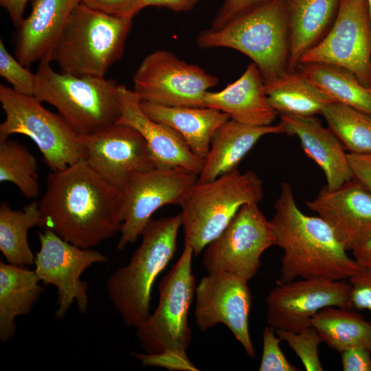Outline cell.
<instances>
[{"label": "cell", "mask_w": 371, "mask_h": 371, "mask_svg": "<svg viewBox=\"0 0 371 371\" xmlns=\"http://www.w3.org/2000/svg\"><path fill=\"white\" fill-rule=\"evenodd\" d=\"M0 76L5 78L16 92L34 95L35 74L30 71L8 52L1 39L0 40Z\"/></svg>", "instance_id": "836d02e7"}, {"label": "cell", "mask_w": 371, "mask_h": 371, "mask_svg": "<svg viewBox=\"0 0 371 371\" xmlns=\"http://www.w3.org/2000/svg\"><path fill=\"white\" fill-rule=\"evenodd\" d=\"M341 354L344 371H371V352L368 349L353 347Z\"/></svg>", "instance_id": "ab89813d"}, {"label": "cell", "mask_w": 371, "mask_h": 371, "mask_svg": "<svg viewBox=\"0 0 371 371\" xmlns=\"http://www.w3.org/2000/svg\"><path fill=\"white\" fill-rule=\"evenodd\" d=\"M38 236L41 247L35 256L34 271L44 284H52L57 290L56 318L63 319L74 300L79 313H85L89 287L81 276L93 265L106 262L107 257L91 248L76 246L47 229Z\"/></svg>", "instance_id": "4fadbf2b"}, {"label": "cell", "mask_w": 371, "mask_h": 371, "mask_svg": "<svg viewBox=\"0 0 371 371\" xmlns=\"http://www.w3.org/2000/svg\"><path fill=\"white\" fill-rule=\"evenodd\" d=\"M120 117L117 122L135 128L145 139L157 169L181 167L196 174L204 159L194 155L181 135L171 126L150 119L141 107V99L125 85L118 87Z\"/></svg>", "instance_id": "d6986e66"}, {"label": "cell", "mask_w": 371, "mask_h": 371, "mask_svg": "<svg viewBox=\"0 0 371 371\" xmlns=\"http://www.w3.org/2000/svg\"><path fill=\"white\" fill-rule=\"evenodd\" d=\"M39 202L32 201L23 210H12L5 202L0 205V250L8 263L23 267L34 264L35 256L27 241L28 229L40 226Z\"/></svg>", "instance_id": "f546056e"}, {"label": "cell", "mask_w": 371, "mask_h": 371, "mask_svg": "<svg viewBox=\"0 0 371 371\" xmlns=\"http://www.w3.org/2000/svg\"><path fill=\"white\" fill-rule=\"evenodd\" d=\"M29 0H0V5L8 13L13 25L18 27Z\"/></svg>", "instance_id": "b9f144b4"}, {"label": "cell", "mask_w": 371, "mask_h": 371, "mask_svg": "<svg viewBox=\"0 0 371 371\" xmlns=\"http://www.w3.org/2000/svg\"><path fill=\"white\" fill-rule=\"evenodd\" d=\"M47 58L39 60L34 96L54 106L80 135L115 122L120 117L119 85L114 80L56 72Z\"/></svg>", "instance_id": "52a82bcc"}, {"label": "cell", "mask_w": 371, "mask_h": 371, "mask_svg": "<svg viewBox=\"0 0 371 371\" xmlns=\"http://www.w3.org/2000/svg\"><path fill=\"white\" fill-rule=\"evenodd\" d=\"M270 0H224L213 19L210 29L216 30L243 12Z\"/></svg>", "instance_id": "74e56055"}, {"label": "cell", "mask_w": 371, "mask_h": 371, "mask_svg": "<svg viewBox=\"0 0 371 371\" xmlns=\"http://www.w3.org/2000/svg\"><path fill=\"white\" fill-rule=\"evenodd\" d=\"M205 106L223 111L239 123L254 126H269L278 113L269 102L265 82L254 63H250L243 74L223 89L208 91Z\"/></svg>", "instance_id": "44dd1931"}, {"label": "cell", "mask_w": 371, "mask_h": 371, "mask_svg": "<svg viewBox=\"0 0 371 371\" xmlns=\"http://www.w3.org/2000/svg\"><path fill=\"white\" fill-rule=\"evenodd\" d=\"M0 181L13 183L27 198L38 196L36 159L24 145L14 139L0 141Z\"/></svg>", "instance_id": "1f68e13d"}, {"label": "cell", "mask_w": 371, "mask_h": 371, "mask_svg": "<svg viewBox=\"0 0 371 371\" xmlns=\"http://www.w3.org/2000/svg\"><path fill=\"white\" fill-rule=\"evenodd\" d=\"M182 214L150 219L141 236L142 241L128 265L108 279L106 293L125 325L137 328L150 315L151 291L158 275L177 250Z\"/></svg>", "instance_id": "277c9868"}, {"label": "cell", "mask_w": 371, "mask_h": 371, "mask_svg": "<svg viewBox=\"0 0 371 371\" xmlns=\"http://www.w3.org/2000/svg\"><path fill=\"white\" fill-rule=\"evenodd\" d=\"M348 282L352 307L371 311V270L364 268L362 272L350 278Z\"/></svg>", "instance_id": "8d00e7d4"}, {"label": "cell", "mask_w": 371, "mask_h": 371, "mask_svg": "<svg viewBox=\"0 0 371 371\" xmlns=\"http://www.w3.org/2000/svg\"><path fill=\"white\" fill-rule=\"evenodd\" d=\"M284 133L282 123L254 126L229 119L214 133L196 183H205L236 169L237 166L263 136Z\"/></svg>", "instance_id": "603a6c76"}, {"label": "cell", "mask_w": 371, "mask_h": 371, "mask_svg": "<svg viewBox=\"0 0 371 371\" xmlns=\"http://www.w3.org/2000/svg\"><path fill=\"white\" fill-rule=\"evenodd\" d=\"M85 161L105 181L122 191L137 172L155 169L144 137L133 127L115 122L97 132L81 135Z\"/></svg>", "instance_id": "2e32d148"}, {"label": "cell", "mask_w": 371, "mask_h": 371, "mask_svg": "<svg viewBox=\"0 0 371 371\" xmlns=\"http://www.w3.org/2000/svg\"><path fill=\"white\" fill-rule=\"evenodd\" d=\"M273 245L270 221L258 203L245 204L207 245L203 265L208 273H226L248 282L256 274L263 252Z\"/></svg>", "instance_id": "8fae6325"}, {"label": "cell", "mask_w": 371, "mask_h": 371, "mask_svg": "<svg viewBox=\"0 0 371 371\" xmlns=\"http://www.w3.org/2000/svg\"><path fill=\"white\" fill-rule=\"evenodd\" d=\"M194 251L185 243L183 252L159 284V301L155 312L136 328L145 354H134L144 366L195 370L186 350L191 342L188 314L195 294L192 273Z\"/></svg>", "instance_id": "3957f363"}, {"label": "cell", "mask_w": 371, "mask_h": 371, "mask_svg": "<svg viewBox=\"0 0 371 371\" xmlns=\"http://www.w3.org/2000/svg\"><path fill=\"white\" fill-rule=\"evenodd\" d=\"M81 0H32V10L19 29L16 56L27 67L47 58L71 12Z\"/></svg>", "instance_id": "7402d4cb"}, {"label": "cell", "mask_w": 371, "mask_h": 371, "mask_svg": "<svg viewBox=\"0 0 371 371\" xmlns=\"http://www.w3.org/2000/svg\"><path fill=\"white\" fill-rule=\"evenodd\" d=\"M197 179L198 174L181 167L133 173L121 191L123 222L117 249L135 243L158 209L179 205Z\"/></svg>", "instance_id": "5bb4252c"}, {"label": "cell", "mask_w": 371, "mask_h": 371, "mask_svg": "<svg viewBox=\"0 0 371 371\" xmlns=\"http://www.w3.org/2000/svg\"><path fill=\"white\" fill-rule=\"evenodd\" d=\"M297 69L333 102L371 115V88L362 84L350 71L322 63L300 64Z\"/></svg>", "instance_id": "f1b7e54d"}, {"label": "cell", "mask_w": 371, "mask_h": 371, "mask_svg": "<svg viewBox=\"0 0 371 371\" xmlns=\"http://www.w3.org/2000/svg\"><path fill=\"white\" fill-rule=\"evenodd\" d=\"M262 196V181L251 170L240 172L235 169L214 180L194 183L179 203L184 244H190L194 256H198L243 205L258 203Z\"/></svg>", "instance_id": "ba28073f"}, {"label": "cell", "mask_w": 371, "mask_h": 371, "mask_svg": "<svg viewBox=\"0 0 371 371\" xmlns=\"http://www.w3.org/2000/svg\"><path fill=\"white\" fill-rule=\"evenodd\" d=\"M281 341H286L295 353L307 371H323L318 348L323 339L317 330L311 326L300 332L275 330Z\"/></svg>", "instance_id": "d6a6232c"}, {"label": "cell", "mask_w": 371, "mask_h": 371, "mask_svg": "<svg viewBox=\"0 0 371 371\" xmlns=\"http://www.w3.org/2000/svg\"><path fill=\"white\" fill-rule=\"evenodd\" d=\"M269 221L275 245L283 250L277 284L301 279L346 280L364 269L320 216L300 210L291 186L283 182Z\"/></svg>", "instance_id": "7a4b0ae2"}, {"label": "cell", "mask_w": 371, "mask_h": 371, "mask_svg": "<svg viewBox=\"0 0 371 371\" xmlns=\"http://www.w3.org/2000/svg\"><path fill=\"white\" fill-rule=\"evenodd\" d=\"M40 227L81 248H91L120 230L122 192L85 160L52 171L39 201Z\"/></svg>", "instance_id": "6da1fadb"}, {"label": "cell", "mask_w": 371, "mask_h": 371, "mask_svg": "<svg viewBox=\"0 0 371 371\" xmlns=\"http://www.w3.org/2000/svg\"><path fill=\"white\" fill-rule=\"evenodd\" d=\"M201 48L227 47L252 60L264 81L288 71L289 27L285 0H270L236 16L218 29L203 30Z\"/></svg>", "instance_id": "5b68a950"}, {"label": "cell", "mask_w": 371, "mask_h": 371, "mask_svg": "<svg viewBox=\"0 0 371 371\" xmlns=\"http://www.w3.org/2000/svg\"><path fill=\"white\" fill-rule=\"evenodd\" d=\"M34 270L0 262V339L10 340L16 333L15 318L29 314L44 288Z\"/></svg>", "instance_id": "484cf974"}, {"label": "cell", "mask_w": 371, "mask_h": 371, "mask_svg": "<svg viewBox=\"0 0 371 371\" xmlns=\"http://www.w3.org/2000/svg\"><path fill=\"white\" fill-rule=\"evenodd\" d=\"M351 286L346 280L302 279L277 284L267 297V323L274 330L297 333L311 326L319 311L352 308Z\"/></svg>", "instance_id": "9a60e30c"}, {"label": "cell", "mask_w": 371, "mask_h": 371, "mask_svg": "<svg viewBox=\"0 0 371 371\" xmlns=\"http://www.w3.org/2000/svg\"><path fill=\"white\" fill-rule=\"evenodd\" d=\"M353 178L371 193V153H348Z\"/></svg>", "instance_id": "f35d334b"}, {"label": "cell", "mask_w": 371, "mask_h": 371, "mask_svg": "<svg viewBox=\"0 0 371 371\" xmlns=\"http://www.w3.org/2000/svg\"><path fill=\"white\" fill-rule=\"evenodd\" d=\"M306 205L329 225L347 251L371 237V193L354 178L336 188L323 186Z\"/></svg>", "instance_id": "ac0fdd59"}, {"label": "cell", "mask_w": 371, "mask_h": 371, "mask_svg": "<svg viewBox=\"0 0 371 371\" xmlns=\"http://www.w3.org/2000/svg\"><path fill=\"white\" fill-rule=\"evenodd\" d=\"M323 342L341 353L353 347L371 352V321L351 308L330 306L319 311L311 320Z\"/></svg>", "instance_id": "83f0119b"}, {"label": "cell", "mask_w": 371, "mask_h": 371, "mask_svg": "<svg viewBox=\"0 0 371 371\" xmlns=\"http://www.w3.org/2000/svg\"><path fill=\"white\" fill-rule=\"evenodd\" d=\"M264 82L269 102L280 115L315 116L333 102L299 71L288 70Z\"/></svg>", "instance_id": "4316f807"}, {"label": "cell", "mask_w": 371, "mask_h": 371, "mask_svg": "<svg viewBox=\"0 0 371 371\" xmlns=\"http://www.w3.org/2000/svg\"><path fill=\"white\" fill-rule=\"evenodd\" d=\"M0 102L5 118L0 141L12 134L29 137L52 171L63 170L87 157L81 135L59 115L49 111L34 95L0 85Z\"/></svg>", "instance_id": "9c48e42d"}, {"label": "cell", "mask_w": 371, "mask_h": 371, "mask_svg": "<svg viewBox=\"0 0 371 371\" xmlns=\"http://www.w3.org/2000/svg\"><path fill=\"white\" fill-rule=\"evenodd\" d=\"M285 1L289 27L288 70L295 71L335 18L340 0Z\"/></svg>", "instance_id": "d4e9b609"}, {"label": "cell", "mask_w": 371, "mask_h": 371, "mask_svg": "<svg viewBox=\"0 0 371 371\" xmlns=\"http://www.w3.org/2000/svg\"><path fill=\"white\" fill-rule=\"evenodd\" d=\"M321 115L348 153H371L370 115L336 102L328 104Z\"/></svg>", "instance_id": "4dcf8cb0"}, {"label": "cell", "mask_w": 371, "mask_h": 371, "mask_svg": "<svg viewBox=\"0 0 371 371\" xmlns=\"http://www.w3.org/2000/svg\"><path fill=\"white\" fill-rule=\"evenodd\" d=\"M218 81L166 50L148 54L133 77V91L142 101L167 106L205 107L206 93Z\"/></svg>", "instance_id": "30bf717a"}, {"label": "cell", "mask_w": 371, "mask_h": 371, "mask_svg": "<svg viewBox=\"0 0 371 371\" xmlns=\"http://www.w3.org/2000/svg\"><path fill=\"white\" fill-rule=\"evenodd\" d=\"M141 107L153 120L179 132L192 153L203 159L216 131L230 119L228 114L206 106H167L142 101Z\"/></svg>", "instance_id": "cb8c5ba5"}, {"label": "cell", "mask_w": 371, "mask_h": 371, "mask_svg": "<svg viewBox=\"0 0 371 371\" xmlns=\"http://www.w3.org/2000/svg\"><path fill=\"white\" fill-rule=\"evenodd\" d=\"M270 326L262 331V354L259 366L260 371H299L293 366L282 352L280 344L281 339Z\"/></svg>", "instance_id": "e575fe53"}, {"label": "cell", "mask_w": 371, "mask_h": 371, "mask_svg": "<svg viewBox=\"0 0 371 371\" xmlns=\"http://www.w3.org/2000/svg\"><path fill=\"white\" fill-rule=\"evenodd\" d=\"M132 19L108 14L80 2L48 54L63 73L104 77L124 50Z\"/></svg>", "instance_id": "8992f818"}, {"label": "cell", "mask_w": 371, "mask_h": 371, "mask_svg": "<svg viewBox=\"0 0 371 371\" xmlns=\"http://www.w3.org/2000/svg\"><path fill=\"white\" fill-rule=\"evenodd\" d=\"M345 69L371 88V19L368 0H340L326 36L306 52L300 64Z\"/></svg>", "instance_id": "7c38bea8"}, {"label": "cell", "mask_w": 371, "mask_h": 371, "mask_svg": "<svg viewBox=\"0 0 371 371\" xmlns=\"http://www.w3.org/2000/svg\"><path fill=\"white\" fill-rule=\"evenodd\" d=\"M199 0H144V8L148 6L165 8L175 12L192 10Z\"/></svg>", "instance_id": "60d3db41"}, {"label": "cell", "mask_w": 371, "mask_h": 371, "mask_svg": "<svg viewBox=\"0 0 371 371\" xmlns=\"http://www.w3.org/2000/svg\"><path fill=\"white\" fill-rule=\"evenodd\" d=\"M87 5L115 16L133 19L144 8V0H81Z\"/></svg>", "instance_id": "d590c367"}, {"label": "cell", "mask_w": 371, "mask_h": 371, "mask_svg": "<svg viewBox=\"0 0 371 371\" xmlns=\"http://www.w3.org/2000/svg\"><path fill=\"white\" fill-rule=\"evenodd\" d=\"M284 133L296 136L306 155L324 173L326 186L333 189L353 179L348 153L338 137L314 116L281 115Z\"/></svg>", "instance_id": "ffe728a7"}, {"label": "cell", "mask_w": 371, "mask_h": 371, "mask_svg": "<svg viewBox=\"0 0 371 371\" xmlns=\"http://www.w3.org/2000/svg\"><path fill=\"white\" fill-rule=\"evenodd\" d=\"M368 6H369V12H370V16L371 19V0H368Z\"/></svg>", "instance_id": "ee69618b"}, {"label": "cell", "mask_w": 371, "mask_h": 371, "mask_svg": "<svg viewBox=\"0 0 371 371\" xmlns=\"http://www.w3.org/2000/svg\"><path fill=\"white\" fill-rule=\"evenodd\" d=\"M353 258L364 268L371 270V237L352 251Z\"/></svg>", "instance_id": "7bdbcfd3"}, {"label": "cell", "mask_w": 371, "mask_h": 371, "mask_svg": "<svg viewBox=\"0 0 371 371\" xmlns=\"http://www.w3.org/2000/svg\"><path fill=\"white\" fill-rule=\"evenodd\" d=\"M195 321L201 330L225 324L246 353L255 357L249 330L252 295L247 282L234 276L214 273L202 278L196 287Z\"/></svg>", "instance_id": "e0dca14e"}]
</instances>
